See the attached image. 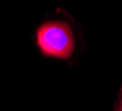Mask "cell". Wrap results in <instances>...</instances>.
I'll list each match as a JSON object with an SVG mask.
<instances>
[{
	"label": "cell",
	"mask_w": 122,
	"mask_h": 111,
	"mask_svg": "<svg viewBox=\"0 0 122 111\" xmlns=\"http://www.w3.org/2000/svg\"><path fill=\"white\" fill-rule=\"evenodd\" d=\"M36 44L44 55L55 58H69L76 47L74 32L65 21L44 22L36 31Z\"/></svg>",
	"instance_id": "obj_1"
},
{
	"label": "cell",
	"mask_w": 122,
	"mask_h": 111,
	"mask_svg": "<svg viewBox=\"0 0 122 111\" xmlns=\"http://www.w3.org/2000/svg\"><path fill=\"white\" fill-rule=\"evenodd\" d=\"M114 111H122V87L121 90L119 92V97L116 102V107H114Z\"/></svg>",
	"instance_id": "obj_2"
}]
</instances>
